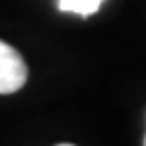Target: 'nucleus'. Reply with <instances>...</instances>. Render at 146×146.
<instances>
[{
	"label": "nucleus",
	"instance_id": "nucleus-1",
	"mask_svg": "<svg viewBox=\"0 0 146 146\" xmlns=\"http://www.w3.org/2000/svg\"><path fill=\"white\" fill-rule=\"evenodd\" d=\"M29 77L25 59L14 47L0 41V94H14Z\"/></svg>",
	"mask_w": 146,
	"mask_h": 146
},
{
	"label": "nucleus",
	"instance_id": "nucleus-2",
	"mask_svg": "<svg viewBox=\"0 0 146 146\" xmlns=\"http://www.w3.org/2000/svg\"><path fill=\"white\" fill-rule=\"evenodd\" d=\"M102 4H98L96 0H59V8L63 12H75L81 16H89L100 10Z\"/></svg>",
	"mask_w": 146,
	"mask_h": 146
},
{
	"label": "nucleus",
	"instance_id": "nucleus-3",
	"mask_svg": "<svg viewBox=\"0 0 146 146\" xmlns=\"http://www.w3.org/2000/svg\"><path fill=\"white\" fill-rule=\"evenodd\" d=\"M57 146H75V144H57Z\"/></svg>",
	"mask_w": 146,
	"mask_h": 146
},
{
	"label": "nucleus",
	"instance_id": "nucleus-4",
	"mask_svg": "<svg viewBox=\"0 0 146 146\" xmlns=\"http://www.w3.org/2000/svg\"><path fill=\"white\" fill-rule=\"evenodd\" d=\"M96 2H98V4H102V2H104V0H96Z\"/></svg>",
	"mask_w": 146,
	"mask_h": 146
},
{
	"label": "nucleus",
	"instance_id": "nucleus-5",
	"mask_svg": "<svg viewBox=\"0 0 146 146\" xmlns=\"http://www.w3.org/2000/svg\"><path fill=\"white\" fill-rule=\"evenodd\" d=\"M144 146H146V138H144Z\"/></svg>",
	"mask_w": 146,
	"mask_h": 146
}]
</instances>
